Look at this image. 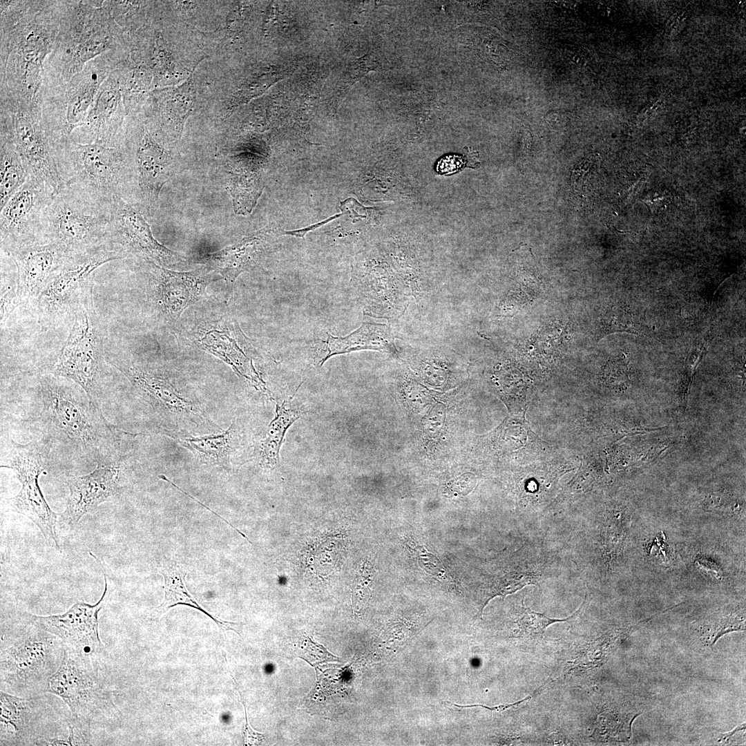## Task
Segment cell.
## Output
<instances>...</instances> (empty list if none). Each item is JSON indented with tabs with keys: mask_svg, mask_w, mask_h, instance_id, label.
I'll use <instances>...</instances> for the list:
<instances>
[{
	"mask_svg": "<svg viewBox=\"0 0 746 746\" xmlns=\"http://www.w3.org/2000/svg\"><path fill=\"white\" fill-rule=\"evenodd\" d=\"M134 169L141 198L151 207L158 200L162 188L168 181L171 157L151 136L146 126L136 133Z\"/></svg>",
	"mask_w": 746,
	"mask_h": 746,
	"instance_id": "ffe728a7",
	"label": "cell"
},
{
	"mask_svg": "<svg viewBox=\"0 0 746 746\" xmlns=\"http://www.w3.org/2000/svg\"><path fill=\"white\" fill-rule=\"evenodd\" d=\"M303 410L293 401L292 396L276 403L275 417L270 422L258 449L259 463L274 468L279 461L280 450L288 428L298 420Z\"/></svg>",
	"mask_w": 746,
	"mask_h": 746,
	"instance_id": "4316f807",
	"label": "cell"
},
{
	"mask_svg": "<svg viewBox=\"0 0 746 746\" xmlns=\"http://www.w3.org/2000/svg\"><path fill=\"white\" fill-rule=\"evenodd\" d=\"M37 381L41 405L24 421L41 433L52 450L59 448L96 466L121 463L125 442L135 434L110 423L101 405L75 382L46 372H39Z\"/></svg>",
	"mask_w": 746,
	"mask_h": 746,
	"instance_id": "6da1fadb",
	"label": "cell"
},
{
	"mask_svg": "<svg viewBox=\"0 0 746 746\" xmlns=\"http://www.w3.org/2000/svg\"><path fill=\"white\" fill-rule=\"evenodd\" d=\"M615 332L649 336L651 329L638 309L625 303H618L608 307L602 314L595 336L599 341Z\"/></svg>",
	"mask_w": 746,
	"mask_h": 746,
	"instance_id": "f1b7e54d",
	"label": "cell"
},
{
	"mask_svg": "<svg viewBox=\"0 0 746 746\" xmlns=\"http://www.w3.org/2000/svg\"><path fill=\"white\" fill-rule=\"evenodd\" d=\"M119 68L114 70L101 85L82 124L90 139L107 146H116L122 123Z\"/></svg>",
	"mask_w": 746,
	"mask_h": 746,
	"instance_id": "44dd1931",
	"label": "cell"
},
{
	"mask_svg": "<svg viewBox=\"0 0 746 746\" xmlns=\"http://www.w3.org/2000/svg\"><path fill=\"white\" fill-rule=\"evenodd\" d=\"M54 144L57 166L66 186L109 203L115 197L126 200L130 169L119 144H82L72 137Z\"/></svg>",
	"mask_w": 746,
	"mask_h": 746,
	"instance_id": "52a82bcc",
	"label": "cell"
},
{
	"mask_svg": "<svg viewBox=\"0 0 746 746\" xmlns=\"http://www.w3.org/2000/svg\"><path fill=\"white\" fill-rule=\"evenodd\" d=\"M584 603V601L580 608L567 618L555 619L548 618L542 613L532 611L526 607L523 602L522 615L517 621L519 635L528 638L541 639L544 637L546 628L551 624L557 622H567L572 624L582 610Z\"/></svg>",
	"mask_w": 746,
	"mask_h": 746,
	"instance_id": "f546056e",
	"label": "cell"
},
{
	"mask_svg": "<svg viewBox=\"0 0 746 746\" xmlns=\"http://www.w3.org/2000/svg\"><path fill=\"white\" fill-rule=\"evenodd\" d=\"M55 195L43 180L30 175L25 183L0 209L1 252L45 240L44 214Z\"/></svg>",
	"mask_w": 746,
	"mask_h": 746,
	"instance_id": "5bb4252c",
	"label": "cell"
},
{
	"mask_svg": "<svg viewBox=\"0 0 746 746\" xmlns=\"http://www.w3.org/2000/svg\"><path fill=\"white\" fill-rule=\"evenodd\" d=\"M0 134L10 137L30 175L57 194L65 184L58 171L54 142L42 119L41 106L1 100Z\"/></svg>",
	"mask_w": 746,
	"mask_h": 746,
	"instance_id": "4fadbf2b",
	"label": "cell"
},
{
	"mask_svg": "<svg viewBox=\"0 0 746 746\" xmlns=\"http://www.w3.org/2000/svg\"><path fill=\"white\" fill-rule=\"evenodd\" d=\"M111 203L66 186L55 195L44 214L45 240L67 254L107 243Z\"/></svg>",
	"mask_w": 746,
	"mask_h": 746,
	"instance_id": "30bf717a",
	"label": "cell"
},
{
	"mask_svg": "<svg viewBox=\"0 0 746 746\" xmlns=\"http://www.w3.org/2000/svg\"><path fill=\"white\" fill-rule=\"evenodd\" d=\"M69 334L56 358L40 372L69 379L101 405L106 389L108 325L95 306L93 296L75 312Z\"/></svg>",
	"mask_w": 746,
	"mask_h": 746,
	"instance_id": "8992f818",
	"label": "cell"
},
{
	"mask_svg": "<svg viewBox=\"0 0 746 746\" xmlns=\"http://www.w3.org/2000/svg\"><path fill=\"white\" fill-rule=\"evenodd\" d=\"M125 258L108 243L67 254L35 303L39 325L52 328L68 318L73 319L78 308L93 296L96 271Z\"/></svg>",
	"mask_w": 746,
	"mask_h": 746,
	"instance_id": "ba28073f",
	"label": "cell"
},
{
	"mask_svg": "<svg viewBox=\"0 0 746 746\" xmlns=\"http://www.w3.org/2000/svg\"><path fill=\"white\" fill-rule=\"evenodd\" d=\"M228 186L233 198L235 211L243 213L251 209L258 196L254 178L238 171L230 172Z\"/></svg>",
	"mask_w": 746,
	"mask_h": 746,
	"instance_id": "4dcf8cb0",
	"label": "cell"
},
{
	"mask_svg": "<svg viewBox=\"0 0 746 746\" xmlns=\"http://www.w3.org/2000/svg\"><path fill=\"white\" fill-rule=\"evenodd\" d=\"M97 660L66 650L47 692L61 698L73 718L91 727L108 721L113 706L110 692L100 679Z\"/></svg>",
	"mask_w": 746,
	"mask_h": 746,
	"instance_id": "7c38bea8",
	"label": "cell"
},
{
	"mask_svg": "<svg viewBox=\"0 0 746 746\" xmlns=\"http://www.w3.org/2000/svg\"><path fill=\"white\" fill-rule=\"evenodd\" d=\"M298 656L307 661L312 666L339 658L329 653L322 645L313 642L309 637L303 640L296 650Z\"/></svg>",
	"mask_w": 746,
	"mask_h": 746,
	"instance_id": "d590c367",
	"label": "cell"
},
{
	"mask_svg": "<svg viewBox=\"0 0 746 746\" xmlns=\"http://www.w3.org/2000/svg\"><path fill=\"white\" fill-rule=\"evenodd\" d=\"M66 254L63 247L50 241L37 242L8 254L17 270L20 305L35 303Z\"/></svg>",
	"mask_w": 746,
	"mask_h": 746,
	"instance_id": "d6986e66",
	"label": "cell"
},
{
	"mask_svg": "<svg viewBox=\"0 0 746 746\" xmlns=\"http://www.w3.org/2000/svg\"><path fill=\"white\" fill-rule=\"evenodd\" d=\"M374 575V570L369 562H366L358 571L354 580L352 590V599L355 610H361L367 603L370 595V586Z\"/></svg>",
	"mask_w": 746,
	"mask_h": 746,
	"instance_id": "e575fe53",
	"label": "cell"
},
{
	"mask_svg": "<svg viewBox=\"0 0 746 746\" xmlns=\"http://www.w3.org/2000/svg\"><path fill=\"white\" fill-rule=\"evenodd\" d=\"M39 695L20 697L0 691L1 745H46L48 721L55 718Z\"/></svg>",
	"mask_w": 746,
	"mask_h": 746,
	"instance_id": "e0dca14e",
	"label": "cell"
},
{
	"mask_svg": "<svg viewBox=\"0 0 746 746\" xmlns=\"http://www.w3.org/2000/svg\"><path fill=\"white\" fill-rule=\"evenodd\" d=\"M28 620L26 627L1 636L0 656L1 690L26 698L48 692L66 652L59 638Z\"/></svg>",
	"mask_w": 746,
	"mask_h": 746,
	"instance_id": "5b68a950",
	"label": "cell"
},
{
	"mask_svg": "<svg viewBox=\"0 0 746 746\" xmlns=\"http://www.w3.org/2000/svg\"><path fill=\"white\" fill-rule=\"evenodd\" d=\"M117 52H105L88 61L69 81L41 88L42 119L53 142L70 138L82 126L101 85L119 66Z\"/></svg>",
	"mask_w": 746,
	"mask_h": 746,
	"instance_id": "9c48e42d",
	"label": "cell"
},
{
	"mask_svg": "<svg viewBox=\"0 0 746 746\" xmlns=\"http://www.w3.org/2000/svg\"><path fill=\"white\" fill-rule=\"evenodd\" d=\"M266 250L265 235L258 233L210 255L209 267L232 283L242 272L254 267Z\"/></svg>",
	"mask_w": 746,
	"mask_h": 746,
	"instance_id": "d4e9b609",
	"label": "cell"
},
{
	"mask_svg": "<svg viewBox=\"0 0 746 746\" xmlns=\"http://www.w3.org/2000/svg\"><path fill=\"white\" fill-rule=\"evenodd\" d=\"M394 338L388 325L364 322L358 329L345 337L328 334L326 341H323L325 347L318 364L321 366L334 355L361 350H376L397 356L398 351Z\"/></svg>",
	"mask_w": 746,
	"mask_h": 746,
	"instance_id": "603a6c76",
	"label": "cell"
},
{
	"mask_svg": "<svg viewBox=\"0 0 746 746\" xmlns=\"http://www.w3.org/2000/svg\"><path fill=\"white\" fill-rule=\"evenodd\" d=\"M156 266L160 271L157 300L165 315L178 319L186 308L202 296L211 269L207 266L188 272H178Z\"/></svg>",
	"mask_w": 746,
	"mask_h": 746,
	"instance_id": "7402d4cb",
	"label": "cell"
},
{
	"mask_svg": "<svg viewBox=\"0 0 746 746\" xmlns=\"http://www.w3.org/2000/svg\"><path fill=\"white\" fill-rule=\"evenodd\" d=\"M89 554L99 563L104 577L105 587L99 600L94 604L77 602L63 613L50 615L28 614V618L59 638L66 651L97 660L105 652L99 637L98 614L108 603L113 586L104 561L91 552Z\"/></svg>",
	"mask_w": 746,
	"mask_h": 746,
	"instance_id": "9a60e30c",
	"label": "cell"
},
{
	"mask_svg": "<svg viewBox=\"0 0 746 746\" xmlns=\"http://www.w3.org/2000/svg\"><path fill=\"white\" fill-rule=\"evenodd\" d=\"M121 480L120 463L97 465L86 475L68 478L69 495L65 510L59 514L61 519L68 527L75 526L84 516L117 495Z\"/></svg>",
	"mask_w": 746,
	"mask_h": 746,
	"instance_id": "ac0fdd59",
	"label": "cell"
},
{
	"mask_svg": "<svg viewBox=\"0 0 746 746\" xmlns=\"http://www.w3.org/2000/svg\"><path fill=\"white\" fill-rule=\"evenodd\" d=\"M51 452L50 444L43 438L27 443L11 439L1 467L12 470L21 485L19 492L8 499V508L30 519L47 543L60 551L56 528L59 514L50 508L39 484Z\"/></svg>",
	"mask_w": 746,
	"mask_h": 746,
	"instance_id": "8fae6325",
	"label": "cell"
},
{
	"mask_svg": "<svg viewBox=\"0 0 746 746\" xmlns=\"http://www.w3.org/2000/svg\"><path fill=\"white\" fill-rule=\"evenodd\" d=\"M30 175L12 140L0 134V209Z\"/></svg>",
	"mask_w": 746,
	"mask_h": 746,
	"instance_id": "83f0119b",
	"label": "cell"
},
{
	"mask_svg": "<svg viewBox=\"0 0 746 746\" xmlns=\"http://www.w3.org/2000/svg\"><path fill=\"white\" fill-rule=\"evenodd\" d=\"M171 91L170 97H168L164 100L165 109L168 116L170 115L172 117L175 127L180 133L193 108V101L190 81Z\"/></svg>",
	"mask_w": 746,
	"mask_h": 746,
	"instance_id": "1f68e13d",
	"label": "cell"
},
{
	"mask_svg": "<svg viewBox=\"0 0 746 746\" xmlns=\"http://www.w3.org/2000/svg\"><path fill=\"white\" fill-rule=\"evenodd\" d=\"M55 44L44 66L41 88L69 81L92 59L117 50L119 25L104 1H60Z\"/></svg>",
	"mask_w": 746,
	"mask_h": 746,
	"instance_id": "3957f363",
	"label": "cell"
},
{
	"mask_svg": "<svg viewBox=\"0 0 746 746\" xmlns=\"http://www.w3.org/2000/svg\"><path fill=\"white\" fill-rule=\"evenodd\" d=\"M161 573L164 580V599L154 610L156 616H160L177 605H186L204 613L213 620L221 631L231 630L241 635V623L224 621L211 615L191 595L186 586V571L182 566L173 563L164 567Z\"/></svg>",
	"mask_w": 746,
	"mask_h": 746,
	"instance_id": "484cf974",
	"label": "cell"
},
{
	"mask_svg": "<svg viewBox=\"0 0 746 746\" xmlns=\"http://www.w3.org/2000/svg\"><path fill=\"white\" fill-rule=\"evenodd\" d=\"M175 439L202 463L228 468L236 463L242 434L236 422L233 421L225 430L200 437L178 436Z\"/></svg>",
	"mask_w": 746,
	"mask_h": 746,
	"instance_id": "cb8c5ba5",
	"label": "cell"
},
{
	"mask_svg": "<svg viewBox=\"0 0 746 746\" xmlns=\"http://www.w3.org/2000/svg\"><path fill=\"white\" fill-rule=\"evenodd\" d=\"M110 365L129 381L136 394L156 414L163 430L171 437L191 435L192 431L219 430L196 399L184 392L156 367L128 358L106 346Z\"/></svg>",
	"mask_w": 746,
	"mask_h": 746,
	"instance_id": "277c9868",
	"label": "cell"
},
{
	"mask_svg": "<svg viewBox=\"0 0 746 746\" xmlns=\"http://www.w3.org/2000/svg\"><path fill=\"white\" fill-rule=\"evenodd\" d=\"M106 242L126 257L131 254L162 267L182 261L180 255L155 240L141 212L120 197L111 202Z\"/></svg>",
	"mask_w": 746,
	"mask_h": 746,
	"instance_id": "2e32d148",
	"label": "cell"
},
{
	"mask_svg": "<svg viewBox=\"0 0 746 746\" xmlns=\"http://www.w3.org/2000/svg\"><path fill=\"white\" fill-rule=\"evenodd\" d=\"M230 674H231V676L232 677V679L233 680L235 684L237 686L236 689L238 691V692L240 694L241 700H242V702L243 704L244 708H245V727H244V729H243V737H244V743H245L244 745H259V744H260L261 743L263 742L264 738H265V734H261V733H258V732L254 731L250 727V725H249V724L248 723V719H247L246 705H245V703L244 702L243 697H242V696L241 694V692L239 690V686H238V683L236 682V680L234 679L233 676L231 675V672H230Z\"/></svg>",
	"mask_w": 746,
	"mask_h": 746,
	"instance_id": "8d00e7d4",
	"label": "cell"
},
{
	"mask_svg": "<svg viewBox=\"0 0 746 746\" xmlns=\"http://www.w3.org/2000/svg\"><path fill=\"white\" fill-rule=\"evenodd\" d=\"M341 216V214L335 215V216H334L332 217L329 218L327 220H323V221H322L321 222H318L317 224L310 225V226H309L307 227H305L304 229H299V230H296V231H285V232H283V233L286 234V235L287 234V235H291V236L293 235V236H297V237L303 238V237H304V236L305 235V233L307 232H308L309 231H312V230H314V229H316L318 227H320L322 225H323L324 224H326L327 222L335 219L336 218H338Z\"/></svg>",
	"mask_w": 746,
	"mask_h": 746,
	"instance_id": "f35d334b",
	"label": "cell"
},
{
	"mask_svg": "<svg viewBox=\"0 0 746 746\" xmlns=\"http://www.w3.org/2000/svg\"><path fill=\"white\" fill-rule=\"evenodd\" d=\"M1 100L40 106L44 66L58 34L60 1H1Z\"/></svg>",
	"mask_w": 746,
	"mask_h": 746,
	"instance_id": "7a4b0ae2",
	"label": "cell"
},
{
	"mask_svg": "<svg viewBox=\"0 0 746 746\" xmlns=\"http://www.w3.org/2000/svg\"><path fill=\"white\" fill-rule=\"evenodd\" d=\"M531 697H532V695L528 696L526 698H524V699H522V700H521L519 701H517L516 702L509 703V704L508 703V704H503V705H499L498 706H495V707H488V706H486V705H477V704L476 705L475 704V705H457V704L452 703V702H448V701L445 702V703L449 704L450 705L455 706V707H457L459 708V709L481 707H484L485 709H489L490 711H504L505 709H506L508 708H510V707H514V706H516V705H519V704L529 700Z\"/></svg>",
	"mask_w": 746,
	"mask_h": 746,
	"instance_id": "74e56055",
	"label": "cell"
},
{
	"mask_svg": "<svg viewBox=\"0 0 746 746\" xmlns=\"http://www.w3.org/2000/svg\"><path fill=\"white\" fill-rule=\"evenodd\" d=\"M282 78L276 73H262L253 77L243 84L242 88L236 94L235 102L241 104L248 102L251 99L262 94L269 87L274 84L278 79Z\"/></svg>",
	"mask_w": 746,
	"mask_h": 746,
	"instance_id": "836d02e7",
	"label": "cell"
},
{
	"mask_svg": "<svg viewBox=\"0 0 746 746\" xmlns=\"http://www.w3.org/2000/svg\"><path fill=\"white\" fill-rule=\"evenodd\" d=\"M12 278L1 271V328L6 325L14 309L20 305L17 293V278Z\"/></svg>",
	"mask_w": 746,
	"mask_h": 746,
	"instance_id": "d6a6232c",
	"label": "cell"
}]
</instances>
